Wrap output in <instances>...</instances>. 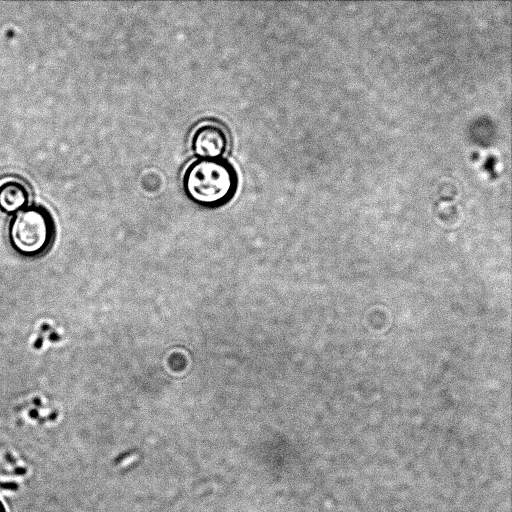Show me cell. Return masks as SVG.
Returning <instances> with one entry per match:
<instances>
[{
	"mask_svg": "<svg viewBox=\"0 0 512 512\" xmlns=\"http://www.w3.org/2000/svg\"><path fill=\"white\" fill-rule=\"evenodd\" d=\"M55 224L49 210L30 205L13 214L8 225V240L12 249L26 258L44 254L53 242Z\"/></svg>",
	"mask_w": 512,
	"mask_h": 512,
	"instance_id": "cell-2",
	"label": "cell"
},
{
	"mask_svg": "<svg viewBox=\"0 0 512 512\" xmlns=\"http://www.w3.org/2000/svg\"><path fill=\"white\" fill-rule=\"evenodd\" d=\"M229 145L230 139L225 128L212 121L197 125L190 137V148L199 159H222Z\"/></svg>",
	"mask_w": 512,
	"mask_h": 512,
	"instance_id": "cell-3",
	"label": "cell"
},
{
	"mask_svg": "<svg viewBox=\"0 0 512 512\" xmlns=\"http://www.w3.org/2000/svg\"><path fill=\"white\" fill-rule=\"evenodd\" d=\"M0 512H7L3 502L0 500Z\"/></svg>",
	"mask_w": 512,
	"mask_h": 512,
	"instance_id": "cell-5",
	"label": "cell"
},
{
	"mask_svg": "<svg viewBox=\"0 0 512 512\" xmlns=\"http://www.w3.org/2000/svg\"><path fill=\"white\" fill-rule=\"evenodd\" d=\"M30 199V189L23 181L11 178L0 183L1 212L15 214L29 206Z\"/></svg>",
	"mask_w": 512,
	"mask_h": 512,
	"instance_id": "cell-4",
	"label": "cell"
},
{
	"mask_svg": "<svg viewBox=\"0 0 512 512\" xmlns=\"http://www.w3.org/2000/svg\"><path fill=\"white\" fill-rule=\"evenodd\" d=\"M239 176L226 159L190 161L182 174V189L194 204L208 209L229 203L237 193Z\"/></svg>",
	"mask_w": 512,
	"mask_h": 512,
	"instance_id": "cell-1",
	"label": "cell"
}]
</instances>
